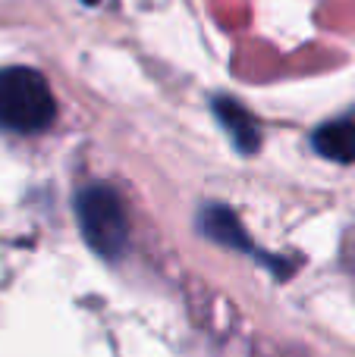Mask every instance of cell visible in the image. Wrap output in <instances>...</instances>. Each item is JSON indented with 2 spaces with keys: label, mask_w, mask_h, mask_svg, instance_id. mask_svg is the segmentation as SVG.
<instances>
[{
  "label": "cell",
  "mask_w": 355,
  "mask_h": 357,
  "mask_svg": "<svg viewBox=\"0 0 355 357\" xmlns=\"http://www.w3.org/2000/svg\"><path fill=\"white\" fill-rule=\"evenodd\" d=\"M57 119V100L44 75L31 66L0 69V129L38 135Z\"/></svg>",
  "instance_id": "cell-1"
},
{
  "label": "cell",
  "mask_w": 355,
  "mask_h": 357,
  "mask_svg": "<svg viewBox=\"0 0 355 357\" xmlns=\"http://www.w3.org/2000/svg\"><path fill=\"white\" fill-rule=\"evenodd\" d=\"M75 220L94 254L117 260L129 245V220L110 185H85L75 195Z\"/></svg>",
  "instance_id": "cell-2"
},
{
  "label": "cell",
  "mask_w": 355,
  "mask_h": 357,
  "mask_svg": "<svg viewBox=\"0 0 355 357\" xmlns=\"http://www.w3.org/2000/svg\"><path fill=\"white\" fill-rule=\"evenodd\" d=\"M198 229H201V232H205L211 241H217V245L261 257L264 264H268L274 273H280V276H289V270H293V266H283L280 257H268V254L258 251L255 241L249 238V232H245L242 222H239V216L233 213L230 207H224V204H208V207L198 213Z\"/></svg>",
  "instance_id": "cell-3"
},
{
  "label": "cell",
  "mask_w": 355,
  "mask_h": 357,
  "mask_svg": "<svg viewBox=\"0 0 355 357\" xmlns=\"http://www.w3.org/2000/svg\"><path fill=\"white\" fill-rule=\"evenodd\" d=\"M211 110L239 154H255V151L261 148V126H258L255 113H252L249 107H242L236 98H230V94H220V98H214Z\"/></svg>",
  "instance_id": "cell-4"
},
{
  "label": "cell",
  "mask_w": 355,
  "mask_h": 357,
  "mask_svg": "<svg viewBox=\"0 0 355 357\" xmlns=\"http://www.w3.org/2000/svg\"><path fill=\"white\" fill-rule=\"evenodd\" d=\"M312 148L333 163H352L355 160V123L352 119L324 123L321 129H314Z\"/></svg>",
  "instance_id": "cell-5"
},
{
  "label": "cell",
  "mask_w": 355,
  "mask_h": 357,
  "mask_svg": "<svg viewBox=\"0 0 355 357\" xmlns=\"http://www.w3.org/2000/svg\"><path fill=\"white\" fill-rule=\"evenodd\" d=\"M85 3H98V0H85Z\"/></svg>",
  "instance_id": "cell-6"
}]
</instances>
